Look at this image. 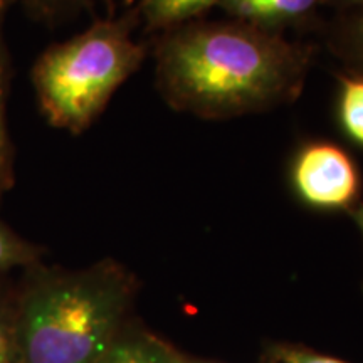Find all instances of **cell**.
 <instances>
[{
  "label": "cell",
  "mask_w": 363,
  "mask_h": 363,
  "mask_svg": "<svg viewBox=\"0 0 363 363\" xmlns=\"http://www.w3.org/2000/svg\"><path fill=\"white\" fill-rule=\"evenodd\" d=\"M9 6V0H0V184L9 175V140L6 130V113H4V44L2 26Z\"/></svg>",
  "instance_id": "10"
},
{
  "label": "cell",
  "mask_w": 363,
  "mask_h": 363,
  "mask_svg": "<svg viewBox=\"0 0 363 363\" xmlns=\"http://www.w3.org/2000/svg\"><path fill=\"white\" fill-rule=\"evenodd\" d=\"M352 216H353V219H355V222L358 224V227H360V230H362V234H363V207L355 208V211L352 212Z\"/></svg>",
  "instance_id": "15"
},
{
  "label": "cell",
  "mask_w": 363,
  "mask_h": 363,
  "mask_svg": "<svg viewBox=\"0 0 363 363\" xmlns=\"http://www.w3.org/2000/svg\"><path fill=\"white\" fill-rule=\"evenodd\" d=\"M219 0H142V12L148 26L165 27L211 9Z\"/></svg>",
  "instance_id": "7"
},
{
  "label": "cell",
  "mask_w": 363,
  "mask_h": 363,
  "mask_svg": "<svg viewBox=\"0 0 363 363\" xmlns=\"http://www.w3.org/2000/svg\"><path fill=\"white\" fill-rule=\"evenodd\" d=\"M340 121L348 136L363 145V78L342 79Z\"/></svg>",
  "instance_id": "8"
},
{
  "label": "cell",
  "mask_w": 363,
  "mask_h": 363,
  "mask_svg": "<svg viewBox=\"0 0 363 363\" xmlns=\"http://www.w3.org/2000/svg\"><path fill=\"white\" fill-rule=\"evenodd\" d=\"M318 0H224L227 11L261 24L298 19L315 7Z\"/></svg>",
  "instance_id": "6"
},
{
  "label": "cell",
  "mask_w": 363,
  "mask_h": 363,
  "mask_svg": "<svg viewBox=\"0 0 363 363\" xmlns=\"http://www.w3.org/2000/svg\"><path fill=\"white\" fill-rule=\"evenodd\" d=\"M143 59L123 21H103L76 38L54 45L34 71L43 110L52 125L83 131L118 86Z\"/></svg>",
  "instance_id": "3"
},
{
  "label": "cell",
  "mask_w": 363,
  "mask_h": 363,
  "mask_svg": "<svg viewBox=\"0 0 363 363\" xmlns=\"http://www.w3.org/2000/svg\"><path fill=\"white\" fill-rule=\"evenodd\" d=\"M358 2H363V0H358Z\"/></svg>",
  "instance_id": "16"
},
{
  "label": "cell",
  "mask_w": 363,
  "mask_h": 363,
  "mask_svg": "<svg viewBox=\"0 0 363 363\" xmlns=\"http://www.w3.org/2000/svg\"><path fill=\"white\" fill-rule=\"evenodd\" d=\"M293 184L299 197L311 207H348L360 190V175L352 157L330 142L308 143L293 163Z\"/></svg>",
  "instance_id": "4"
},
{
  "label": "cell",
  "mask_w": 363,
  "mask_h": 363,
  "mask_svg": "<svg viewBox=\"0 0 363 363\" xmlns=\"http://www.w3.org/2000/svg\"><path fill=\"white\" fill-rule=\"evenodd\" d=\"M355 40H357V48L360 49V54L363 56V17L362 19H358V22H357Z\"/></svg>",
  "instance_id": "14"
},
{
  "label": "cell",
  "mask_w": 363,
  "mask_h": 363,
  "mask_svg": "<svg viewBox=\"0 0 363 363\" xmlns=\"http://www.w3.org/2000/svg\"><path fill=\"white\" fill-rule=\"evenodd\" d=\"M34 11L39 13H45V16H54L57 12L71 11L74 7H81L88 0H26Z\"/></svg>",
  "instance_id": "12"
},
{
  "label": "cell",
  "mask_w": 363,
  "mask_h": 363,
  "mask_svg": "<svg viewBox=\"0 0 363 363\" xmlns=\"http://www.w3.org/2000/svg\"><path fill=\"white\" fill-rule=\"evenodd\" d=\"M128 2H131V0H128Z\"/></svg>",
  "instance_id": "17"
},
{
  "label": "cell",
  "mask_w": 363,
  "mask_h": 363,
  "mask_svg": "<svg viewBox=\"0 0 363 363\" xmlns=\"http://www.w3.org/2000/svg\"><path fill=\"white\" fill-rule=\"evenodd\" d=\"M34 252L24 240L12 234L6 225L0 224V271L26 264L33 259Z\"/></svg>",
  "instance_id": "9"
},
{
  "label": "cell",
  "mask_w": 363,
  "mask_h": 363,
  "mask_svg": "<svg viewBox=\"0 0 363 363\" xmlns=\"http://www.w3.org/2000/svg\"><path fill=\"white\" fill-rule=\"evenodd\" d=\"M128 298L120 272L45 276L16 318L21 363H98L115 342Z\"/></svg>",
  "instance_id": "2"
},
{
  "label": "cell",
  "mask_w": 363,
  "mask_h": 363,
  "mask_svg": "<svg viewBox=\"0 0 363 363\" xmlns=\"http://www.w3.org/2000/svg\"><path fill=\"white\" fill-rule=\"evenodd\" d=\"M298 48L249 26H195L162 44L158 79L177 110L202 118L261 111L296 93Z\"/></svg>",
  "instance_id": "1"
},
{
  "label": "cell",
  "mask_w": 363,
  "mask_h": 363,
  "mask_svg": "<svg viewBox=\"0 0 363 363\" xmlns=\"http://www.w3.org/2000/svg\"><path fill=\"white\" fill-rule=\"evenodd\" d=\"M281 358H283V363H345L342 360H337V358L303 350H284Z\"/></svg>",
  "instance_id": "13"
},
{
  "label": "cell",
  "mask_w": 363,
  "mask_h": 363,
  "mask_svg": "<svg viewBox=\"0 0 363 363\" xmlns=\"http://www.w3.org/2000/svg\"><path fill=\"white\" fill-rule=\"evenodd\" d=\"M0 363H21L16 318L0 308Z\"/></svg>",
  "instance_id": "11"
},
{
  "label": "cell",
  "mask_w": 363,
  "mask_h": 363,
  "mask_svg": "<svg viewBox=\"0 0 363 363\" xmlns=\"http://www.w3.org/2000/svg\"><path fill=\"white\" fill-rule=\"evenodd\" d=\"M98 363H185L165 343L145 335L116 337Z\"/></svg>",
  "instance_id": "5"
}]
</instances>
